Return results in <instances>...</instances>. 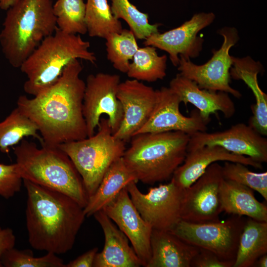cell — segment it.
I'll use <instances>...</instances> for the list:
<instances>
[{
    "label": "cell",
    "mask_w": 267,
    "mask_h": 267,
    "mask_svg": "<svg viewBox=\"0 0 267 267\" xmlns=\"http://www.w3.org/2000/svg\"><path fill=\"white\" fill-rule=\"evenodd\" d=\"M83 66L71 62L54 85L33 98L20 95L17 107L38 128L42 144L57 146L88 137L83 113L86 86L80 78Z\"/></svg>",
    "instance_id": "1"
},
{
    "label": "cell",
    "mask_w": 267,
    "mask_h": 267,
    "mask_svg": "<svg viewBox=\"0 0 267 267\" xmlns=\"http://www.w3.org/2000/svg\"><path fill=\"white\" fill-rule=\"evenodd\" d=\"M27 193L26 223L34 249L56 255L73 248L86 218L84 208L59 191L23 179Z\"/></svg>",
    "instance_id": "2"
},
{
    "label": "cell",
    "mask_w": 267,
    "mask_h": 267,
    "mask_svg": "<svg viewBox=\"0 0 267 267\" xmlns=\"http://www.w3.org/2000/svg\"><path fill=\"white\" fill-rule=\"evenodd\" d=\"M41 147L23 139L14 150L23 178L62 192L83 208L89 197L82 178L68 156L57 146Z\"/></svg>",
    "instance_id": "3"
},
{
    "label": "cell",
    "mask_w": 267,
    "mask_h": 267,
    "mask_svg": "<svg viewBox=\"0 0 267 267\" xmlns=\"http://www.w3.org/2000/svg\"><path fill=\"white\" fill-rule=\"evenodd\" d=\"M189 138L180 131L136 134L122 158L138 181L153 184L166 181L183 162Z\"/></svg>",
    "instance_id": "4"
},
{
    "label": "cell",
    "mask_w": 267,
    "mask_h": 267,
    "mask_svg": "<svg viewBox=\"0 0 267 267\" xmlns=\"http://www.w3.org/2000/svg\"><path fill=\"white\" fill-rule=\"evenodd\" d=\"M52 0H18L6 11L0 33L3 54L14 68L57 28Z\"/></svg>",
    "instance_id": "5"
},
{
    "label": "cell",
    "mask_w": 267,
    "mask_h": 267,
    "mask_svg": "<svg viewBox=\"0 0 267 267\" xmlns=\"http://www.w3.org/2000/svg\"><path fill=\"white\" fill-rule=\"evenodd\" d=\"M89 41L80 35L67 34L57 28L45 37L21 65V71L27 79L24 91L36 96L59 79L65 68L75 59L94 64L96 57L89 50Z\"/></svg>",
    "instance_id": "6"
},
{
    "label": "cell",
    "mask_w": 267,
    "mask_h": 267,
    "mask_svg": "<svg viewBox=\"0 0 267 267\" xmlns=\"http://www.w3.org/2000/svg\"><path fill=\"white\" fill-rule=\"evenodd\" d=\"M98 131L90 137L57 145L70 158L80 175L89 198L110 166L122 158L126 142L113 135L107 118L100 119Z\"/></svg>",
    "instance_id": "7"
},
{
    "label": "cell",
    "mask_w": 267,
    "mask_h": 267,
    "mask_svg": "<svg viewBox=\"0 0 267 267\" xmlns=\"http://www.w3.org/2000/svg\"><path fill=\"white\" fill-rule=\"evenodd\" d=\"M246 220L237 215L211 222L181 220L171 231L191 245L212 252L222 260L234 262Z\"/></svg>",
    "instance_id": "8"
},
{
    "label": "cell",
    "mask_w": 267,
    "mask_h": 267,
    "mask_svg": "<svg viewBox=\"0 0 267 267\" xmlns=\"http://www.w3.org/2000/svg\"><path fill=\"white\" fill-rule=\"evenodd\" d=\"M126 187L137 210L153 229L171 231L181 220L185 189L172 179L168 183L150 188L145 193L135 181Z\"/></svg>",
    "instance_id": "9"
},
{
    "label": "cell",
    "mask_w": 267,
    "mask_h": 267,
    "mask_svg": "<svg viewBox=\"0 0 267 267\" xmlns=\"http://www.w3.org/2000/svg\"><path fill=\"white\" fill-rule=\"evenodd\" d=\"M218 34L223 37V43L219 49L212 50L213 55L209 60L197 65L179 56L178 70L201 89L225 92L239 98L241 93L230 86L232 59L229 50L239 39L238 31L234 27H224L218 31Z\"/></svg>",
    "instance_id": "10"
},
{
    "label": "cell",
    "mask_w": 267,
    "mask_h": 267,
    "mask_svg": "<svg viewBox=\"0 0 267 267\" xmlns=\"http://www.w3.org/2000/svg\"><path fill=\"white\" fill-rule=\"evenodd\" d=\"M120 76L106 73L90 74L87 78L83 103V113L88 137L95 133L100 119L106 115L113 134L123 118L121 104L117 94Z\"/></svg>",
    "instance_id": "11"
},
{
    "label": "cell",
    "mask_w": 267,
    "mask_h": 267,
    "mask_svg": "<svg viewBox=\"0 0 267 267\" xmlns=\"http://www.w3.org/2000/svg\"><path fill=\"white\" fill-rule=\"evenodd\" d=\"M223 179L220 164L215 162L209 166L185 189L181 220L193 223L219 221L223 212L221 188Z\"/></svg>",
    "instance_id": "12"
},
{
    "label": "cell",
    "mask_w": 267,
    "mask_h": 267,
    "mask_svg": "<svg viewBox=\"0 0 267 267\" xmlns=\"http://www.w3.org/2000/svg\"><path fill=\"white\" fill-rule=\"evenodd\" d=\"M215 19L213 12L194 14L179 26L165 32L151 34L144 40L145 46H152L166 51L173 65L178 66L179 56L187 60L197 57L202 51L204 39L198 36L202 29Z\"/></svg>",
    "instance_id": "13"
},
{
    "label": "cell",
    "mask_w": 267,
    "mask_h": 267,
    "mask_svg": "<svg viewBox=\"0 0 267 267\" xmlns=\"http://www.w3.org/2000/svg\"><path fill=\"white\" fill-rule=\"evenodd\" d=\"M205 145H218L259 163L267 162V138L244 123L236 124L221 132H199L192 134L187 152Z\"/></svg>",
    "instance_id": "14"
},
{
    "label": "cell",
    "mask_w": 267,
    "mask_h": 267,
    "mask_svg": "<svg viewBox=\"0 0 267 267\" xmlns=\"http://www.w3.org/2000/svg\"><path fill=\"white\" fill-rule=\"evenodd\" d=\"M123 110L121 124L113 134L116 138L130 140L150 117L157 100V91L135 79L120 82L117 94Z\"/></svg>",
    "instance_id": "15"
},
{
    "label": "cell",
    "mask_w": 267,
    "mask_h": 267,
    "mask_svg": "<svg viewBox=\"0 0 267 267\" xmlns=\"http://www.w3.org/2000/svg\"><path fill=\"white\" fill-rule=\"evenodd\" d=\"M156 91L157 100L153 112L135 134L180 131L190 136L197 132L206 131L210 122L204 119L197 109L192 110L190 116H185L179 110V97L169 87H163Z\"/></svg>",
    "instance_id": "16"
},
{
    "label": "cell",
    "mask_w": 267,
    "mask_h": 267,
    "mask_svg": "<svg viewBox=\"0 0 267 267\" xmlns=\"http://www.w3.org/2000/svg\"><path fill=\"white\" fill-rule=\"evenodd\" d=\"M102 210L126 235L142 266L146 267L151 255L153 228L137 210L126 187Z\"/></svg>",
    "instance_id": "17"
},
{
    "label": "cell",
    "mask_w": 267,
    "mask_h": 267,
    "mask_svg": "<svg viewBox=\"0 0 267 267\" xmlns=\"http://www.w3.org/2000/svg\"><path fill=\"white\" fill-rule=\"evenodd\" d=\"M185 105H193L202 118L210 122V116L221 112L229 119L235 112V104L227 92L212 91L199 88L194 81L179 73L173 78L169 87Z\"/></svg>",
    "instance_id": "18"
},
{
    "label": "cell",
    "mask_w": 267,
    "mask_h": 267,
    "mask_svg": "<svg viewBox=\"0 0 267 267\" xmlns=\"http://www.w3.org/2000/svg\"><path fill=\"white\" fill-rule=\"evenodd\" d=\"M219 161L240 163L257 169L261 163L250 157L233 154L218 145H205L187 152L185 159L174 172L171 179L186 189L193 183L212 164Z\"/></svg>",
    "instance_id": "19"
},
{
    "label": "cell",
    "mask_w": 267,
    "mask_h": 267,
    "mask_svg": "<svg viewBox=\"0 0 267 267\" xmlns=\"http://www.w3.org/2000/svg\"><path fill=\"white\" fill-rule=\"evenodd\" d=\"M93 216L104 235L103 250L97 253L93 267H139L141 262L126 235L101 210Z\"/></svg>",
    "instance_id": "20"
},
{
    "label": "cell",
    "mask_w": 267,
    "mask_h": 267,
    "mask_svg": "<svg viewBox=\"0 0 267 267\" xmlns=\"http://www.w3.org/2000/svg\"><path fill=\"white\" fill-rule=\"evenodd\" d=\"M150 243L151 255L146 267H190L199 251L171 231L153 229Z\"/></svg>",
    "instance_id": "21"
},
{
    "label": "cell",
    "mask_w": 267,
    "mask_h": 267,
    "mask_svg": "<svg viewBox=\"0 0 267 267\" xmlns=\"http://www.w3.org/2000/svg\"><path fill=\"white\" fill-rule=\"evenodd\" d=\"M230 77L243 81L252 90L256 103L251 106L252 115L248 125L263 136L267 135V95L260 88L258 75L264 71L263 65L250 56L239 58L232 56Z\"/></svg>",
    "instance_id": "22"
},
{
    "label": "cell",
    "mask_w": 267,
    "mask_h": 267,
    "mask_svg": "<svg viewBox=\"0 0 267 267\" xmlns=\"http://www.w3.org/2000/svg\"><path fill=\"white\" fill-rule=\"evenodd\" d=\"M223 212L227 214L267 222V205L259 201L253 191L238 182L223 179L221 188Z\"/></svg>",
    "instance_id": "23"
},
{
    "label": "cell",
    "mask_w": 267,
    "mask_h": 267,
    "mask_svg": "<svg viewBox=\"0 0 267 267\" xmlns=\"http://www.w3.org/2000/svg\"><path fill=\"white\" fill-rule=\"evenodd\" d=\"M132 181H138L126 166L122 157L114 162L105 173L94 194L84 208L88 217L103 209Z\"/></svg>",
    "instance_id": "24"
},
{
    "label": "cell",
    "mask_w": 267,
    "mask_h": 267,
    "mask_svg": "<svg viewBox=\"0 0 267 267\" xmlns=\"http://www.w3.org/2000/svg\"><path fill=\"white\" fill-rule=\"evenodd\" d=\"M267 254V222L246 218L240 235L233 267H253L262 255Z\"/></svg>",
    "instance_id": "25"
},
{
    "label": "cell",
    "mask_w": 267,
    "mask_h": 267,
    "mask_svg": "<svg viewBox=\"0 0 267 267\" xmlns=\"http://www.w3.org/2000/svg\"><path fill=\"white\" fill-rule=\"evenodd\" d=\"M167 62V55H159L156 47L150 45L139 47L126 74L133 79L154 82L166 76Z\"/></svg>",
    "instance_id": "26"
},
{
    "label": "cell",
    "mask_w": 267,
    "mask_h": 267,
    "mask_svg": "<svg viewBox=\"0 0 267 267\" xmlns=\"http://www.w3.org/2000/svg\"><path fill=\"white\" fill-rule=\"evenodd\" d=\"M85 22L91 37L105 39L113 33L123 30L120 20L113 14L107 0H87Z\"/></svg>",
    "instance_id": "27"
},
{
    "label": "cell",
    "mask_w": 267,
    "mask_h": 267,
    "mask_svg": "<svg viewBox=\"0 0 267 267\" xmlns=\"http://www.w3.org/2000/svg\"><path fill=\"white\" fill-rule=\"evenodd\" d=\"M28 136L43 142L36 125L16 107L0 122V150L7 153L9 147L16 145Z\"/></svg>",
    "instance_id": "28"
},
{
    "label": "cell",
    "mask_w": 267,
    "mask_h": 267,
    "mask_svg": "<svg viewBox=\"0 0 267 267\" xmlns=\"http://www.w3.org/2000/svg\"><path fill=\"white\" fill-rule=\"evenodd\" d=\"M105 39L108 60L115 69L127 73L139 48L134 34L130 29H123L120 33L108 35Z\"/></svg>",
    "instance_id": "29"
},
{
    "label": "cell",
    "mask_w": 267,
    "mask_h": 267,
    "mask_svg": "<svg viewBox=\"0 0 267 267\" xmlns=\"http://www.w3.org/2000/svg\"><path fill=\"white\" fill-rule=\"evenodd\" d=\"M52 7L58 29L70 34L87 33L83 0H57Z\"/></svg>",
    "instance_id": "30"
},
{
    "label": "cell",
    "mask_w": 267,
    "mask_h": 267,
    "mask_svg": "<svg viewBox=\"0 0 267 267\" xmlns=\"http://www.w3.org/2000/svg\"><path fill=\"white\" fill-rule=\"evenodd\" d=\"M110 0L114 16L126 21L136 39L145 40L151 34L159 32L160 25L149 23L148 14L139 11L129 0Z\"/></svg>",
    "instance_id": "31"
},
{
    "label": "cell",
    "mask_w": 267,
    "mask_h": 267,
    "mask_svg": "<svg viewBox=\"0 0 267 267\" xmlns=\"http://www.w3.org/2000/svg\"><path fill=\"white\" fill-rule=\"evenodd\" d=\"M65 267L63 260L51 252L37 257L30 250H19L12 247L0 253V267Z\"/></svg>",
    "instance_id": "32"
},
{
    "label": "cell",
    "mask_w": 267,
    "mask_h": 267,
    "mask_svg": "<svg viewBox=\"0 0 267 267\" xmlns=\"http://www.w3.org/2000/svg\"><path fill=\"white\" fill-rule=\"evenodd\" d=\"M222 173L224 179L246 186L257 191L267 201V172L256 173L249 170L243 164L225 161Z\"/></svg>",
    "instance_id": "33"
},
{
    "label": "cell",
    "mask_w": 267,
    "mask_h": 267,
    "mask_svg": "<svg viewBox=\"0 0 267 267\" xmlns=\"http://www.w3.org/2000/svg\"><path fill=\"white\" fill-rule=\"evenodd\" d=\"M23 178L16 163L5 165L0 164V195L8 199L19 191Z\"/></svg>",
    "instance_id": "34"
},
{
    "label": "cell",
    "mask_w": 267,
    "mask_h": 267,
    "mask_svg": "<svg viewBox=\"0 0 267 267\" xmlns=\"http://www.w3.org/2000/svg\"><path fill=\"white\" fill-rule=\"evenodd\" d=\"M234 263L222 260L212 252L199 248L191 262L190 267H233Z\"/></svg>",
    "instance_id": "35"
},
{
    "label": "cell",
    "mask_w": 267,
    "mask_h": 267,
    "mask_svg": "<svg viewBox=\"0 0 267 267\" xmlns=\"http://www.w3.org/2000/svg\"><path fill=\"white\" fill-rule=\"evenodd\" d=\"M98 250V249L97 247L89 250L75 260L65 264V267H93Z\"/></svg>",
    "instance_id": "36"
},
{
    "label": "cell",
    "mask_w": 267,
    "mask_h": 267,
    "mask_svg": "<svg viewBox=\"0 0 267 267\" xmlns=\"http://www.w3.org/2000/svg\"><path fill=\"white\" fill-rule=\"evenodd\" d=\"M15 236L13 230L9 228L0 227V253L14 247Z\"/></svg>",
    "instance_id": "37"
},
{
    "label": "cell",
    "mask_w": 267,
    "mask_h": 267,
    "mask_svg": "<svg viewBox=\"0 0 267 267\" xmlns=\"http://www.w3.org/2000/svg\"><path fill=\"white\" fill-rule=\"evenodd\" d=\"M18 0H0V8L2 10H7Z\"/></svg>",
    "instance_id": "38"
},
{
    "label": "cell",
    "mask_w": 267,
    "mask_h": 267,
    "mask_svg": "<svg viewBox=\"0 0 267 267\" xmlns=\"http://www.w3.org/2000/svg\"><path fill=\"white\" fill-rule=\"evenodd\" d=\"M253 267H267V254H264L258 259Z\"/></svg>",
    "instance_id": "39"
},
{
    "label": "cell",
    "mask_w": 267,
    "mask_h": 267,
    "mask_svg": "<svg viewBox=\"0 0 267 267\" xmlns=\"http://www.w3.org/2000/svg\"></svg>",
    "instance_id": "40"
}]
</instances>
